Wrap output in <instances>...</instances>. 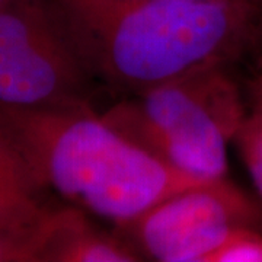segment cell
Segmentation results:
<instances>
[{
	"label": "cell",
	"instance_id": "obj_8",
	"mask_svg": "<svg viewBox=\"0 0 262 262\" xmlns=\"http://www.w3.org/2000/svg\"><path fill=\"white\" fill-rule=\"evenodd\" d=\"M38 187L27 162L8 134L0 128V195L38 194Z\"/></svg>",
	"mask_w": 262,
	"mask_h": 262
},
{
	"label": "cell",
	"instance_id": "obj_4",
	"mask_svg": "<svg viewBox=\"0 0 262 262\" xmlns=\"http://www.w3.org/2000/svg\"><path fill=\"white\" fill-rule=\"evenodd\" d=\"M86 72L53 0L0 5V105L57 108L88 103Z\"/></svg>",
	"mask_w": 262,
	"mask_h": 262
},
{
	"label": "cell",
	"instance_id": "obj_9",
	"mask_svg": "<svg viewBox=\"0 0 262 262\" xmlns=\"http://www.w3.org/2000/svg\"><path fill=\"white\" fill-rule=\"evenodd\" d=\"M204 262H262V233L256 227H236Z\"/></svg>",
	"mask_w": 262,
	"mask_h": 262
},
{
	"label": "cell",
	"instance_id": "obj_12",
	"mask_svg": "<svg viewBox=\"0 0 262 262\" xmlns=\"http://www.w3.org/2000/svg\"><path fill=\"white\" fill-rule=\"evenodd\" d=\"M5 2H6V0H0V5H3Z\"/></svg>",
	"mask_w": 262,
	"mask_h": 262
},
{
	"label": "cell",
	"instance_id": "obj_2",
	"mask_svg": "<svg viewBox=\"0 0 262 262\" xmlns=\"http://www.w3.org/2000/svg\"><path fill=\"white\" fill-rule=\"evenodd\" d=\"M0 128L41 189L84 213L125 225L168 196L210 182L153 158L89 103L57 108L0 105Z\"/></svg>",
	"mask_w": 262,
	"mask_h": 262
},
{
	"label": "cell",
	"instance_id": "obj_6",
	"mask_svg": "<svg viewBox=\"0 0 262 262\" xmlns=\"http://www.w3.org/2000/svg\"><path fill=\"white\" fill-rule=\"evenodd\" d=\"M143 259L124 237L94 226L77 207L58 210L44 262H136Z\"/></svg>",
	"mask_w": 262,
	"mask_h": 262
},
{
	"label": "cell",
	"instance_id": "obj_10",
	"mask_svg": "<svg viewBox=\"0 0 262 262\" xmlns=\"http://www.w3.org/2000/svg\"><path fill=\"white\" fill-rule=\"evenodd\" d=\"M241 158L262 198V118L248 111L246 118L234 136Z\"/></svg>",
	"mask_w": 262,
	"mask_h": 262
},
{
	"label": "cell",
	"instance_id": "obj_3",
	"mask_svg": "<svg viewBox=\"0 0 262 262\" xmlns=\"http://www.w3.org/2000/svg\"><path fill=\"white\" fill-rule=\"evenodd\" d=\"M225 66H207L131 94L102 117L170 168L194 178H226L227 146L248 106Z\"/></svg>",
	"mask_w": 262,
	"mask_h": 262
},
{
	"label": "cell",
	"instance_id": "obj_11",
	"mask_svg": "<svg viewBox=\"0 0 262 262\" xmlns=\"http://www.w3.org/2000/svg\"><path fill=\"white\" fill-rule=\"evenodd\" d=\"M246 99L248 111L262 118V66L246 83Z\"/></svg>",
	"mask_w": 262,
	"mask_h": 262
},
{
	"label": "cell",
	"instance_id": "obj_7",
	"mask_svg": "<svg viewBox=\"0 0 262 262\" xmlns=\"http://www.w3.org/2000/svg\"><path fill=\"white\" fill-rule=\"evenodd\" d=\"M58 210L27 227H0V262H41L57 225Z\"/></svg>",
	"mask_w": 262,
	"mask_h": 262
},
{
	"label": "cell",
	"instance_id": "obj_1",
	"mask_svg": "<svg viewBox=\"0 0 262 262\" xmlns=\"http://www.w3.org/2000/svg\"><path fill=\"white\" fill-rule=\"evenodd\" d=\"M53 5L89 76L130 94L226 64L262 39L258 0H53Z\"/></svg>",
	"mask_w": 262,
	"mask_h": 262
},
{
	"label": "cell",
	"instance_id": "obj_5",
	"mask_svg": "<svg viewBox=\"0 0 262 262\" xmlns=\"http://www.w3.org/2000/svg\"><path fill=\"white\" fill-rule=\"evenodd\" d=\"M262 210L226 178L168 196L115 227L141 258L204 262L236 227L259 229Z\"/></svg>",
	"mask_w": 262,
	"mask_h": 262
},
{
	"label": "cell",
	"instance_id": "obj_13",
	"mask_svg": "<svg viewBox=\"0 0 262 262\" xmlns=\"http://www.w3.org/2000/svg\"><path fill=\"white\" fill-rule=\"evenodd\" d=\"M258 2H261V3H262V0H258Z\"/></svg>",
	"mask_w": 262,
	"mask_h": 262
}]
</instances>
